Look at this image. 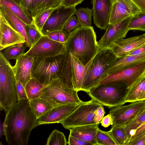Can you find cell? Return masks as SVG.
I'll return each instance as SVG.
<instances>
[{"instance_id": "6da1fadb", "label": "cell", "mask_w": 145, "mask_h": 145, "mask_svg": "<svg viewBox=\"0 0 145 145\" xmlns=\"http://www.w3.org/2000/svg\"><path fill=\"white\" fill-rule=\"evenodd\" d=\"M39 125L28 99L14 104L6 112L3 127L9 145H27L32 130Z\"/></svg>"}, {"instance_id": "7a4b0ae2", "label": "cell", "mask_w": 145, "mask_h": 145, "mask_svg": "<svg viewBox=\"0 0 145 145\" xmlns=\"http://www.w3.org/2000/svg\"><path fill=\"white\" fill-rule=\"evenodd\" d=\"M96 38L93 27L80 26L70 32L65 43V50L86 66L99 50Z\"/></svg>"}, {"instance_id": "3957f363", "label": "cell", "mask_w": 145, "mask_h": 145, "mask_svg": "<svg viewBox=\"0 0 145 145\" xmlns=\"http://www.w3.org/2000/svg\"><path fill=\"white\" fill-rule=\"evenodd\" d=\"M118 57L109 48L100 49L93 58L85 74L81 91L88 92L107 76Z\"/></svg>"}, {"instance_id": "277c9868", "label": "cell", "mask_w": 145, "mask_h": 145, "mask_svg": "<svg viewBox=\"0 0 145 145\" xmlns=\"http://www.w3.org/2000/svg\"><path fill=\"white\" fill-rule=\"evenodd\" d=\"M93 59L84 66L72 54L67 52L65 48L63 60L57 73L58 79L69 88L78 91H81L84 76Z\"/></svg>"}, {"instance_id": "5b68a950", "label": "cell", "mask_w": 145, "mask_h": 145, "mask_svg": "<svg viewBox=\"0 0 145 145\" xmlns=\"http://www.w3.org/2000/svg\"><path fill=\"white\" fill-rule=\"evenodd\" d=\"M128 90L124 83L99 85L87 93L91 99L102 106L112 108L123 105Z\"/></svg>"}, {"instance_id": "8992f818", "label": "cell", "mask_w": 145, "mask_h": 145, "mask_svg": "<svg viewBox=\"0 0 145 145\" xmlns=\"http://www.w3.org/2000/svg\"><path fill=\"white\" fill-rule=\"evenodd\" d=\"M64 52L54 56L34 57L31 69L32 78L38 80L45 87L58 79L57 73Z\"/></svg>"}, {"instance_id": "52a82bcc", "label": "cell", "mask_w": 145, "mask_h": 145, "mask_svg": "<svg viewBox=\"0 0 145 145\" xmlns=\"http://www.w3.org/2000/svg\"><path fill=\"white\" fill-rule=\"evenodd\" d=\"M78 92L66 86L57 79L44 88L40 98L54 107L71 103L80 104L83 101L79 98Z\"/></svg>"}, {"instance_id": "ba28073f", "label": "cell", "mask_w": 145, "mask_h": 145, "mask_svg": "<svg viewBox=\"0 0 145 145\" xmlns=\"http://www.w3.org/2000/svg\"><path fill=\"white\" fill-rule=\"evenodd\" d=\"M100 104L91 99L83 102L70 115L60 122L65 129L79 126L95 124L94 114Z\"/></svg>"}, {"instance_id": "9c48e42d", "label": "cell", "mask_w": 145, "mask_h": 145, "mask_svg": "<svg viewBox=\"0 0 145 145\" xmlns=\"http://www.w3.org/2000/svg\"><path fill=\"white\" fill-rule=\"evenodd\" d=\"M144 74L145 61L108 75L99 85L121 82L126 84L128 88Z\"/></svg>"}, {"instance_id": "30bf717a", "label": "cell", "mask_w": 145, "mask_h": 145, "mask_svg": "<svg viewBox=\"0 0 145 145\" xmlns=\"http://www.w3.org/2000/svg\"><path fill=\"white\" fill-rule=\"evenodd\" d=\"M76 10L75 7H67L61 5L55 8L42 29V35L61 31L68 20L75 14Z\"/></svg>"}, {"instance_id": "8fae6325", "label": "cell", "mask_w": 145, "mask_h": 145, "mask_svg": "<svg viewBox=\"0 0 145 145\" xmlns=\"http://www.w3.org/2000/svg\"><path fill=\"white\" fill-rule=\"evenodd\" d=\"M145 108V100H144L112 108L109 113L113 120L112 127L125 125L136 117Z\"/></svg>"}, {"instance_id": "7c38bea8", "label": "cell", "mask_w": 145, "mask_h": 145, "mask_svg": "<svg viewBox=\"0 0 145 145\" xmlns=\"http://www.w3.org/2000/svg\"><path fill=\"white\" fill-rule=\"evenodd\" d=\"M65 50V44L43 35L24 54L33 57L52 56L63 53Z\"/></svg>"}, {"instance_id": "4fadbf2b", "label": "cell", "mask_w": 145, "mask_h": 145, "mask_svg": "<svg viewBox=\"0 0 145 145\" xmlns=\"http://www.w3.org/2000/svg\"><path fill=\"white\" fill-rule=\"evenodd\" d=\"M132 16L115 24L108 25L105 33L97 42L100 49L109 48L116 41L125 37L129 31L128 27Z\"/></svg>"}, {"instance_id": "5bb4252c", "label": "cell", "mask_w": 145, "mask_h": 145, "mask_svg": "<svg viewBox=\"0 0 145 145\" xmlns=\"http://www.w3.org/2000/svg\"><path fill=\"white\" fill-rule=\"evenodd\" d=\"M140 12L132 0H113L109 24L118 23Z\"/></svg>"}, {"instance_id": "9a60e30c", "label": "cell", "mask_w": 145, "mask_h": 145, "mask_svg": "<svg viewBox=\"0 0 145 145\" xmlns=\"http://www.w3.org/2000/svg\"><path fill=\"white\" fill-rule=\"evenodd\" d=\"M113 0H91L94 24L105 30L109 24Z\"/></svg>"}, {"instance_id": "2e32d148", "label": "cell", "mask_w": 145, "mask_h": 145, "mask_svg": "<svg viewBox=\"0 0 145 145\" xmlns=\"http://www.w3.org/2000/svg\"><path fill=\"white\" fill-rule=\"evenodd\" d=\"M80 104L71 103L54 107L37 119L39 125L59 123L73 112Z\"/></svg>"}, {"instance_id": "e0dca14e", "label": "cell", "mask_w": 145, "mask_h": 145, "mask_svg": "<svg viewBox=\"0 0 145 145\" xmlns=\"http://www.w3.org/2000/svg\"><path fill=\"white\" fill-rule=\"evenodd\" d=\"M145 43V34L126 39H118L109 47L118 58L128 55L129 53Z\"/></svg>"}, {"instance_id": "ac0fdd59", "label": "cell", "mask_w": 145, "mask_h": 145, "mask_svg": "<svg viewBox=\"0 0 145 145\" xmlns=\"http://www.w3.org/2000/svg\"><path fill=\"white\" fill-rule=\"evenodd\" d=\"M25 43L22 36L7 22L0 13V50L20 43Z\"/></svg>"}, {"instance_id": "d6986e66", "label": "cell", "mask_w": 145, "mask_h": 145, "mask_svg": "<svg viewBox=\"0 0 145 145\" xmlns=\"http://www.w3.org/2000/svg\"><path fill=\"white\" fill-rule=\"evenodd\" d=\"M13 67L16 80L19 81L25 88L32 78L31 69L34 57L23 54L16 60Z\"/></svg>"}, {"instance_id": "ffe728a7", "label": "cell", "mask_w": 145, "mask_h": 145, "mask_svg": "<svg viewBox=\"0 0 145 145\" xmlns=\"http://www.w3.org/2000/svg\"><path fill=\"white\" fill-rule=\"evenodd\" d=\"M0 13L7 23L22 36L25 46L30 48L31 44L26 32L27 24L5 7L0 6Z\"/></svg>"}, {"instance_id": "44dd1931", "label": "cell", "mask_w": 145, "mask_h": 145, "mask_svg": "<svg viewBox=\"0 0 145 145\" xmlns=\"http://www.w3.org/2000/svg\"><path fill=\"white\" fill-rule=\"evenodd\" d=\"M99 124L79 126L69 129L70 135L87 142L91 145H97L96 135Z\"/></svg>"}, {"instance_id": "7402d4cb", "label": "cell", "mask_w": 145, "mask_h": 145, "mask_svg": "<svg viewBox=\"0 0 145 145\" xmlns=\"http://www.w3.org/2000/svg\"><path fill=\"white\" fill-rule=\"evenodd\" d=\"M0 6L7 8L27 25L33 22L30 13L22 6L20 0H0Z\"/></svg>"}, {"instance_id": "603a6c76", "label": "cell", "mask_w": 145, "mask_h": 145, "mask_svg": "<svg viewBox=\"0 0 145 145\" xmlns=\"http://www.w3.org/2000/svg\"><path fill=\"white\" fill-rule=\"evenodd\" d=\"M145 61V54L137 55H127L122 57L118 58L114 65L108 72L107 76Z\"/></svg>"}, {"instance_id": "cb8c5ba5", "label": "cell", "mask_w": 145, "mask_h": 145, "mask_svg": "<svg viewBox=\"0 0 145 145\" xmlns=\"http://www.w3.org/2000/svg\"><path fill=\"white\" fill-rule=\"evenodd\" d=\"M62 0H31L30 13L33 19L45 11L61 5Z\"/></svg>"}, {"instance_id": "d4e9b609", "label": "cell", "mask_w": 145, "mask_h": 145, "mask_svg": "<svg viewBox=\"0 0 145 145\" xmlns=\"http://www.w3.org/2000/svg\"><path fill=\"white\" fill-rule=\"evenodd\" d=\"M116 145H129V138L125 125L112 127L108 131Z\"/></svg>"}, {"instance_id": "484cf974", "label": "cell", "mask_w": 145, "mask_h": 145, "mask_svg": "<svg viewBox=\"0 0 145 145\" xmlns=\"http://www.w3.org/2000/svg\"><path fill=\"white\" fill-rule=\"evenodd\" d=\"M145 86V74L140 78L128 88L125 100V103L138 101Z\"/></svg>"}, {"instance_id": "4316f807", "label": "cell", "mask_w": 145, "mask_h": 145, "mask_svg": "<svg viewBox=\"0 0 145 145\" xmlns=\"http://www.w3.org/2000/svg\"><path fill=\"white\" fill-rule=\"evenodd\" d=\"M29 101L32 111L37 119L54 107L49 103L40 98Z\"/></svg>"}, {"instance_id": "83f0119b", "label": "cell", "mask_w": 145, "mask_h": 145, "mask_svg": "<svg viewBox=\"0 0 145 145\" xmlns=\"http://www.w3.org/2000/svg\"><path fill=\"white\" fill-rule=\"evenodd\" d=\"M44 87L38 80L32 78L25 87L28 100L40 98L42 94V90Z\"/></svg>"}, {"instance_id": "f1b7e54d", "label": "cell", "mask_w": 145, "mask_h": 145, "mask_svg": "<svg viewBox=\"0 0 145 145\" xmlns=\"http://www.w3.org/2000/svg\"><path fill=\"white\" fill-rule=\"evenodd\" d=\"M23 43H20L8 47L5 49L2 53L5 58L9 61L16 60L25 54L26 46Z\"/></svg>"}, {"instance_id": "f546056e", "label": "cell", "mask_w": 145, "mask_h": 145, "mask_svg": "<svg viewBox=\"0 0 145 145\" xmlns=\"http://www.w3.org/2000/svg\"><path fill=\"white\" fill-rule=\"evenodd\" d=\"M145 123V108H144L134 118L127 123L126 128L130 139L137 129Z\"/></svg>"}, {"instance_id": "4dcf8cb0", "label": "cell", "mask_w": 145, "mask_h": 145, "mask_svg": "<svg viewBox=\"0 0 145 145\" xmlns=\"http://www.w3.org/2000/svg\"><path fill=\"white\" fill-rule=\"evenodd\" d=\"M75 14L81 26H91L92 9L88 7L80 8L76 9Z\"/></svg>"}, {"instance_id": "1f68e13d", "label": "cell", "mask_w": 145, "mask_h": 145, "mask_svg": "<svg viewBox=\"0 0 145 145\" xmlns=\"http://www.w3.org/2000/svg\"><path fill=\"white\" fill-rule=\"evenodd\" d=\"M129 30L145 31V13L140 12L132 16L128 27Z\"/></svg>"}, {"instance_id": "d6a6232c", "label": "cell", "mask_w": 145, "mask_h": 145, "mask_svg": "<svg viewBox=\"0 0 145 145\" xmlns=\"http://www.w3.org/2000/svg\"><path fill=\"white\" fill-rule=\"evenodd\" d=\"M68 144L64 133L56 129L54 130L47 139V145H66Z\"/></svg>"}, {"instance_id": "836d02e7", "label": "cell", "mask_w": 145, "mask_h": 145, "mask_svg": "<svg viewBox=\"0 0 145 145\" xmlns=\"http://www.w3.org/2000/svg\"><path fill=\"white\" fill-rule=\"evenodd\" d=\"M26 32L31 47L43 35L38 29L33 22L26 26Z\"/></svg>"}, {"instance_id": "e575fe53", "label": "cell", "mask_w": 145, "mask_h": 145, "mask_svg": "<svg viewBox=\"0 0 145 145\" xmlns=\"http://www.w3.org/2000/svg\"><path fill=\"white\" fill-rule=\"evenodd\" d=\"M97 145H116L108 131L101 130L99 128L96 135Z\"/></svg>"}, {"instance_id": "d590c367", "label": "cell", "mask_w": 145, "mask_h": 145, "mask_svg": "<svg viewBox=\"0 0 145 145\" xmlns=\"http://www.w3.org/2000/svg\"><path fill=\"white\" fill-rule=\"evenodd\" d=\"M80 26V24L77 17L74 15L72 16L61 31L64 35L66 40L67 39L71 31Z\"/></svg>"}, {"instance_id": "8d00e7d4", "label": "cell", "mask_w": 145, "mask_h": 145, "mask_svg": "<svg viewBox=\"0 0 145 145\" xmlns=\"http://www.w3.org/2000/svg\"><path fill=\"white\" fill-rule=\"evenodd\" d=\"M55 8L47 10L33 19V22L41 33L43 27Z\"/></svg>"}, {"instance_id": "74e56055", "label": "cell", "mask_w": 145, "mask_h": 145, "mask_svg": "<svg viewBox=\"0 0 145 145\" xmlns=\"http://www.w3.org/2000/svg\"><path fill=\"white\" fill-rule=\"evenodd\" d=\"M16 87L18 101L23 99H27L25 88L22 84L18 80H16Z\"/></svg>"}, {"instance_id": "f35d334b", "label": "cell", "mask_w": 145, "mask_h": 145, "mask_svg": "<svg viewBox=\"0 0 145 145\" xmlns=\"http://www.w3.org/2000/svg\"><path fill=\"white\" fill-rule=\"evenodd\" d=\"M105 112L104 107L101 105L98 107L95 111L94 114V120L96 124L100 123Z\"/></svg>"}, {"instance_id": "ab89813d", "label": "cell", "mask_w": 145, "mask_h": 145, "mask_svg": "<svg viewBox=\"0 0 145 145\" xmlns=\"http://www.w3.org/2000/svg\"><path fill=\"white\" fill-rule=\"evenodd\" d=\"M68 144L69 145H86L91 144L80 138L69 135Z\"/></svg>"}, {"instance_id": "60d3db41", "label": "cell", "mask_w": 145, "mask_h": 145, "mask_svg": "<svg viewBox=\"0 0 145 145\" xmlns=\"http://www.w3.org/2000/svg\"><path fill=\"white\" fill-rule=\"evenodd\" d=\"M129 145H145V137L139 134L130 141Z\"/></svg>"}, {"instance_id": "b9f144b4", "label": "cell", "mask_w": 145, "mask_h": 145, "mask_svg": "<svg viewBox=\"0 0 145 145\" xmlns=\"http://www.w3.org/2000/svg\"><path fill=\"white\" fill-rule=\"evenodd\" d=\"M101 125L104 127L106 128L113 124V120L111 115L109 114L103 118L100 122Z\"/></svg>"}, {"instance_id": "7bdbcfd3", "label": "cell", "mask_w": 145, "mask_h": 145, "mask_svg": "<svg viewBox=\"0 0 145 145\" xmlns=\"http://www.w3.org/2000/svg\"><path fill=\"white\" fill-rule=\"evenodd\" d=\"M84 0H62L61 5L67 7H75Z\"/></svg>"}, {"instance_id": "ee69618b", "label": "cell", "mask_w": 145, "mask_h": 145, "mask_svg": "<svg viewBox=\"0 0 145 145\" xmlns=\"http://www.w3.org/2000/svg\"><path fill=\"white\" fill-rule=\"evenodd\" d=\"M145 54V43L130 52L127 55H137Z\"/></svg>"}, {"instance_id": "f6af8a7d", "label": "cell", "mask_w": 145, "mask_h": 145, "mask_svg": "<svg viewBox=\"0 0 145 145\" xmlns=\"http://www.w3.org/2000/svg\"><path fill=\"white\" fill-rule=\"evenodd\" d=\"M141 11V12L145 13V0H132Z\"/></svg>"}, {"instance_id": "bcb514c9", "label": "cell", "mask_w": 145, "mask_h": 145, "mask_svg": "<svg viewBox=\"0 0 145 145\" xmlns=\"http://www.w3.org/2000/svg\"><path fill=\"white\" fill-rule=\"evenodd\" d=\"M59 31H54L48 33L46 35L52 40L59 42Z\"/></svg>"}, {"instance_id": "7dc6e473", "label": "cell", "mask_w": 145, "mask_h": 145, "mask_svg": "<svg viewBox=\"0 0 145 145\" xmlns=\"http://www.w3.org/2000/svg\"><path fill=\"white\" fill-rule=\"evenodd\" d=\"M31 0H20L22 6L29 12L30 10ZM30 13V12H29Z\"/></svg>"}, {"instance_id": "c3c4849f", "label": "cell", "mask_w": 145, "mask_h": 145, "mask_svg": "<svg viewBox=\"0 0 145 145\" xmlns=\"http://www.w3.org/2000/svg\"><path fill=\"white\" fill-rule=\"evenodd\" d=\"M145 130V123L140 126L137 129L131 137L129 142L131 141Z\"/></svg>"}, {"instance_id": "681fc988", "label": "cell", "mask_w": 145, "mask_h": 145, "mask_svg": "<svg viewBox=\"0 0 145 145\" xmlns=\"http://www.w3.org/2000/svg\"><path fill=\"white\" fill-rule=\"evenodd\" d=\"M59 42L63 44H65L66 41L64 35L61 31L59 32Z\"/></svg>"}, {"instance_id": "f907efd6", "label": "cell", "mask_w": 145, "mask_h": 145, "mask_svg": "<svg viewBox=\"0 0 145 145\" xmlns=\"http://www.w3.org/2000/svg\"><path fill=\"white\" fill-rule=\"evenodd\" d=\"M145 100V86L139 97L138 101Z\"/></svg>"}, {"instance_id": "816d5d0a", "label": "cell", "mask_w": 145, "mask_h": 145, "mask_svg": "<svg viewBox=\"0 0 145 145\" xmlns=\"http://www.w3.org/2000/svg\"><path fill=\"white\" fill-rule=\"evenodd\" d=\"M139 134H140L142 136L145 137V130Z\"/></svg>"}, {"instance_id": "f5cc1de1", "label": "cell", "mask_w": 145, "mask_h": 145, "mask_svg": "<svg viewBox=\"0 0 145 145\" xmlns=\"http://www.w3.org/2000/svg\"></svg>"}]
</instances>
